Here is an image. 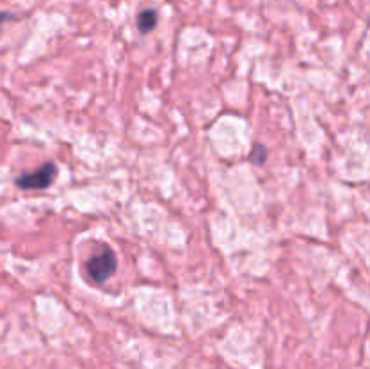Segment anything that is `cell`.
Segmentation results:
<instances>
[{"instance_id": "6da1fadb", "label": "cell", "mask_w": 370, "mask_h": 369, "mask_svg": "<svg viewBox=\"0 0 370 369\" xmlns=\"http://www.w3.org/2000/svg\"><path fill=\"white\" fill-rule=\"evenodd\" d=\"M85 270L89 279L92 282H96V284H101V282L108 281L116 274V270H118L116 253L108 246H103L99 252L92 253L91 259L87 261Z\"/></svg>"}, {"instance_id": "7a4b0ae2", "label": "cell", "mask_w": 370, "mask_h": 369, "mask_svg": "<svg viewBox=\"0 0 370 369\" xmlns=\"http://www.w3.org/2000/svg\"><path fill=\"white\" fill-rule=\"evenodd\" d=\"M56 165L49 161L46 165L38 166L31 174L20 176L17 179V187L22 188V190H42V188H47L53 183V179L56 178Z\"/></svg>"}, {"instance_id": "3957f363", "label": "cell", "mask_w": 370, "mask_h": 369, "mask_svg": "<svg viewBox=\"0 0 370 369\" xmlns=\"http://www.w3.org/2000/svg\"><path fill=\"white\" fill-rule=\"evenodd\" d=\"M157 25V13L156 9H144L137 17V27L141 33H150Z\"/></svg>"}, {"instance_id": "277c9868", "label": "cell", "mask_w": 370, "mask_h": 369, "mask_svg": "<svg viewBox=\"0 0 370 369\" xmlns=\"http://www.w3.org/2000/svg\"><path fill=\"white\" fill-rule=\"evenodd\" d=\"M251 156H253V161L255 163H264L266 161V147L264 145H255V149H253V154H251Z\"/></svg>"}]
</instances>
